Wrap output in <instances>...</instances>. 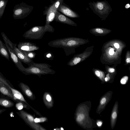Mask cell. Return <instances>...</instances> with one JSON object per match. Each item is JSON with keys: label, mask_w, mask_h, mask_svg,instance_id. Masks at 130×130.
I'll return each mask as SVG.
<instances>
[{"label": "cell", "mask_w": 130, "mask_h": 130, "mask_svg": "<svg viewBox=\"0 0 130 130\" xmlns=\"http://www.w3.org/2000/svg\"><path fill=\"white\" fill-rule=\"evenodd\" d=\"M89 41L82 38L70 37L54 40L49 42L48 45L56 48H63L66 55L69 56L75 52V48L86 43Z\"/></svg>", "instance_id": "cell-1"}, {"label": "cell", "mask_w": 130, "mask_h": 130, "mask_svg": "<svg viewBox=\"0 0 130 130\" xmlns=\"http://www.w3.org/2000/svg\"><path fill=\"white\" fill-rule=\"evenodd\" d=\"M52 67L48 64L34 62L30 66L25 68L22 73L26 75L33 74L39 77L42 75L54 74L56 72L50 68Z\"/></svg>", "instance_id": "cell-2"}, {"label": "cell", "mask_w": 130, "mask_h": 130, "mask_svg": "<svg viewBox=\"0 0 130 130\" xmlns=\"http://www.w3.org/2000/svg\"><path fill=\"white\" fill-rule=\"evenodd\" d=\"M54 29L50 25L33 27L26 31L23 36L25 39L39 40L42 39L46 32H53Z\"/></svg>", "instance_id": "cell-3"}, {"label": "cell", "mask_w": 130, "mask_h": 130, "mask_svg": "<svg viewBox=\"0 0 130 130\" xmlns=\"http://www.w3.org/2000/svg\"><path fill=\"white\" fill-rule=\"evenodd\" d=\"M89 4L90 8L93 12L102 19V20L105 19L112 11L110 5L105 0L91 2Z\"/></svg>", "instance_id": "cell-4"}, {"label": "cell", "mask_w": 130, "mask_h": 130, "mask_svg": "<svg viewBox=\"0 0 130 130\" xmlns=\"http://www.w3.org/2000/svg\"><path fill=\"white\" fill-rule=\"evenodd\" d=\"M33 8L23 2L16 5L13 10V17L15 19H24L30 14Z\"/></svg>", "instance_id": "cell-5"}, {"label": "cell", "mask_w": 130, "mask_h": 130, "mask_svg": "<svg viewBox=\"0 0 130 130\" xmlns=\"http://www.w3.org/2000/svg\"><path fill=\"white\" fill-rule=\"evenodd\" d=\"M18 114L31 128L35 130H44L46 129L38 123L35 122L33 116L23 110L19 111Z\"/></svg>", "instance_id": "cell-6"}, {"label": "cell", "mask_w": 130, "mask_h": 130, "mask_svg": "<svg viewBox=\"0 0 130 130\" xmlns=\"http://www.w3.org/2000/svg\"><path fill=\"white\" fill-rule=\"evenodd\" d=\"M0 82L8 87L11 91L14 98L17 101L22 102L32 109L36 114L40 116H42L41 114L37 110L31 106L27 102L21 93L18 90L12 87L7 83V81L0 75Z\"/></svg>", "instance_id": "cell-7"}, {"label": "cell", "mask_w": 130, "mask_h": 130, "mask_svg": "<svg viewBox=\"0 0 130 130\" xmlns=\"http://www.w3.org/2000/svg\"><path fill=\"white\" fill-rule=\"evenodd\" d=\"M88 48L82 53L74 55L67 64L70 66H74L85 60L90 55L93 51V47L90 50H88Z\"/></svg>", "instance_id": "cell-8"}, {"label": "cell", "mask_w": 130, "mask_h": 130, "mask_svg": "<svg viewBox=\"0 0 130 130\" xmlns=\"http://www.w3.org/2000/svg\"><path fill=\"white\" fill-rule=\"evenodd\" d=\"M17 46L18 48L21 52L34 51L40 49L35 43L28 42H19Z\"/></svg>", "instance_id": "cell-9"}, {"label": "cell", "mask_w": 130, "mask_h": 130, "mask_svg": "<svg viewBox=\"0 0 130 130\" xmlns=\"http://www.w3.org/2000/svg\"><path fill=\"white\" fill-rule=\"evenodd\" d=\"M5 45L8 51L12 60L19 70L23 72L25 68L22 64L21 61L14 53L12 50L7 45Z\"/></svg>", "instance_id": "cell-10"}, {"label": "cell", "mask_w": 130, "mask_h": 130, "mask_svg": "<svg viewBox=\"0 0 130 130\" xmlns=\"http://www.w3.org/2000/svg\"><path fill=\"white\" fill-rule=\"evenodd\" d=\"M54 20L61 23L73 26H77V25L74 21L56 11Z\"/></svg>", "instance_id": "cell-11"}, {"label": "cell", "mask_w": 130, "mask_h": 130, "mask_svg": "<svg viewBox=\"0 0 130 130\" xmlns=\"http://www.w3.org/2000/svg\"><path fill=\"white\" fill-rule=\"evenodd\" d=\"M20 60L27 64L28 67L30 66L34 62L32 59L28 58L16 47L15 46L12 50Z\"/></svg>", "instance_id": "cell-12"}, {"label": "cell", "mask_w": 130, "mask_h": 130, "mask_svg": "<svg viewBox=\"0 0 130 130\" xmlns=\"http://www.w3.org/2000/svg\"><path fill=\"white\" fill-rule=\"evenodd\" d=\"M57 11H60L64 14L72 18L79 17V15L75 12L72 10L68 6L62 4L60 5Z\"/></svg>", "instance_id": "cell-13"}, {"label": "cell", "mask_w": 130, "mask_h": 130, "mask_svg": "<svg viewBox=\"0 0 130 130\" xmlns=\"http://www.w3.org/2000/svg\"><path fill=\"white\" fill-rule=\"evenodd\" d=\"M19 86L23 93L28 98L31 100L35 99V96L28 86L23 83L21 82L19 83Z\"/></svg>", "instance_id": "cell-14"}, {"label": "cell", "mask_w": 130, "mask_h": 130, "mask_svg": "<svg viewBox=\"0 0 130 130\" xmlns=\"http://www.w3.org/2000/svg\"><path fill=\"white\" fill-rule=\"evenodd\" d=\"M90 32L95 36H104L111 32V30L107 29L100 27L92 28L90 29Z\"/></svg>", "instance_id": "cell-15"}, {"label": "cell", "mask_w": 130, "mask_h": 130, "mask_svg": "<svg viewBox=\"0 0 130 130\" xmlns=\"http://www.w3.org/2000/svg\"><path fill=\"white\" fill-rule=\"evenodd\" d=\"M43 102L47 108L50 109L53 106L54 102L52 95L48 92H45L43 94Z\"/></svg>", "instance_id": "cell-16"}, {"label": "cell", "mask_w": 130, "mask_h": 130, "mask_svg": "<svg viewBox=\"0 0 130 130\" xmlns=\"http://www.w3.org/2000/svg\"><path fill=\"white\" fill-rule=\"evenodd\" d=\"M0 92L3 94L6 95L13 100L16 101L9 89L0 82Z\"/></svg>", "instance_id": "cell-17"}, {"label": "cell", "mask_w": 130, "mask_h": 130, "mask_svg": "<svg viewBox=\"0 0 130 130\" xmlns=\"http://www.w3.org/2000/svg\"><path fill=\"white\" fill-rule=\"evenodd\" d=\"M0 54L7 60H9V55L5 44L0 39Z\"/></svg>", "instance_id": "cell-18"}, {"label": "cell", "mask_w": 130, "mask_h": 130, "mask_svg": "<svg viewBox=\"0 0 130 130\" xmlns=\"http://www.w3.org/2000/svg\"><path fill=\"white\" fill-rule=\"evenodd\" d=\"M56 10H51L46 12V17L45 25H49L54 20L56 14Z\"/></svg>", "instance_id": "cell-19"}, {"label": "cell", "mask_w": 130, "mask_h": 130, "mask_svg": "<svg viewBox=\"0 0 130 130\" xmlns=\"http://www.w3.org/2000/svg\"><path fill=\"white\" fill-rule=\"evenodd\" d=\"M1 34L5 44L7 45L10 48L13 50L15 46H17L16 44L12 43L4 32H2Z\"/></svg>", "instance_id": "cell-20"}, {"label": "cell", "mask_w": 130, "mask_h": 130, "mask_svg": "<svg viewBox=\"0 0 130 130\" xmlns=\"http://www.w3.org/2000/svg\"><path fill=\"white\" fill-rule=\"evenodd\" d=\"M14 105L13 103L7 99L0 98V105L6 108L13 107Z\"/></svg>", "instance_id": "cell-21"}, {"label": "cell", "mask_w": 130, "mask_h": 130, "mask_svg": "<svg viewBox=\"0 0 130 130\" xmlns=\"http://www.w3.org/2000/svg\"><path fill=\"white\" fill-rule=\"evenodd\" d=\"M63 1V0H57L48 8L47 11L51 10L57 11L59 7L62 3Z\"/></svg>", "instance_id": "cell-22"}, {"label": "cell", "mask_w": 130, "mask_h": 130, "mask_svg": "<svg viewBox=\"0 0 130 130\" xmlns=\"http://www.w3.org/2000/svg\"><path fill=\"white\" fill-rule=\"evenodd\" d=\"M8 0H0V20L4 13Z\"/></svg>", "instance_id": "cell-23"}, {"label": "cell", "mask_w": 130, "mask_h": 130, "mask_svg": "<svg viewBox=\"0 0 130 130\" xmlns=\"http://www.w3.org/2000/svg\"><path fill=\"white\" fill-rule=\"evenodd\" d=\"M15 107L16 108L19 110H22L23 108L28 109H29L30 108L29 107L25 104L20 101H19L16 103Z\"/></svg>", "instance_id": "cell-24"}, {"label": "cell", "mask_w": 130, "mask_h": 130, "mask_svg": "<svg viewBox=\"0 0 130 130\" xmlns=\"http://www.w3.org/2000/svg\"><path fill=\"white\" fill-rule=\"evenodd\" d=\"M21 52L28 58L31 59L35 58L36 55V54L33 51Z\"/></svg>", "instance_id": "cell-25"}, {"label": "cell", "mask_w": 130, "mask_h": 130, "mask_svg": "<svg viewBox=\"0 0 130 130\" xmlns=\"http://www.w3.org/2000/svg\"><path fill=\"white\" fill-rule=\"evenodd\" d=\"M48 119L45 117H41L39 118H35L34 120L35 122L36 123L44 122L47 121Z\"/></svg>", "instance_id": "cell-26"}, {"label": "cell", "mask_w": 130, "mask_h": 130, "mask_svg": "<svg viewBox=\"0 0 130 130\" xmlns=\"http://www.w3.org/2000/svg\"><path fill=\"white\" fill-rule=\"evenodd\" d=\"M44 57L46 59L51 60H52L54 58V56L52 53L50 52H48L45 53L44 55Z\"/></svg>", "instance_id": "cell-27"}, {"label": "cell", "mask_w": 130, "mask_h": 130, "mask_svg": "<svg viewBox=\"0 0 130 130\" xmlns=\"http://www.w3.org/2000/svg\"><path fill=\"white\" fill-rule=\"evenodd\" d=\"M85 118L84 115L83 113H79L77 116L76 120L78 122H80L83 120Z\"/></svg>", "instance_id": "cell-28"}, {"label": "cell", "mask_w": 130, "mask_h": 130, "mask_svg": "<svg viewBox=\"0 0 130 130\" xmlns=\"http://www.w3.org/2000/svg\"><path fill=\"white\" fill-rule=\"evenodd\" d=\"M130 52L128 51L126 53L125 61L127 64H129L130 62Z\"/></svg>", "instance_id": "cell-29"}, {"label": "cell", "mask_w": 130, "mask_h": 130, "mask_svg": "<svg viewBox=\"0 0 130 130\" xmlns=\"http://www.w3.org/2000/svg\"><path fill=\"white\" fill-rule=\"evenodd\" d=\"M128 77L125 76L122 78L120 80V82L122 84H125L126 83L128 79Z\"/></svg>", "instance_id": "cell-30"}, {"label": "cell", "mask_w": 130, "mask_h": 130, "mask_svg": "<svg viewBox=\"0 0 130 130\" xmlns=\"http://www.w3.org/2000/svg\"><path fill=\"white\" fill-rule=\"evenodd\" d=\"M103 73H102L101 71L98 70H96L95 71V75L98 77L101 76V74Z\"/></svg>", "instance_id": "cell-31"}, {"label": "cell", "mask_w": 130, "mask_h": 130, "mask_svg": "<svg viewBox=\"0 0 130 130\" xmlns=\"http://www.w3.org/2000/svg\"><path fill=\"white\" fill-rule=\"evenodd\" d=\"M106 101V98L105 97L101 99L100 101V104L102 105H103L105 103Z\"/></svg>", "instance_id": "cell-32"}, {"label": "cell", "mask_w": 130, "mask_h": 130, "mask_svg": "<svg viewBox=\"0 0 130 130\" xmlns=\"http://www.w3.org/2000/svg\"><path fill=\"white\" fill-rule=\"evenodd\" d=\"M117 113L116 111H114L112 115V117L113 119H115L117 117Z\"/></svg>", "instance_id": "cell-33"}, {"label": "cell", "mask_w": 130, "mask_h": 130, "mask_svg": "<svg viewBox=\"0 0 130 130\" xmlns=\"http://www.w3.org/2000/svg\"><path fill=\"white\" fill-rule=\"evenodd\" d=\"M109 53L110 55H113L114 53V49L113 48H111L110 50Z\"/></svg>", "instance_id": "cell-34"}, {"label": "cell", "mask_w": 130, "mask_h": 130, "mask_svg": "<svg viewBox=\"0 0 130 130\" xmlns=\"http://www.w3.org/2000/svg\"><path fill=\"white\" fill-rule=\"evenodd\" d=\"M108 71L110 73H112L115 71V69L112 68H109L108 69Z\"/></svg>", "instance_id": "cell-35"}, {"label": "cell", "mask_w": 130, "mask_h": 130, "mask_svg": "<svg viewBox=\"0 0 130 130\" xmlns=\"http://www.w3.org/2000/svg\"><path fill=\"white\" fill-rule=\"evenodd\" d=\"M102 122L101 121H98L97 123V125L99 126H101L102 124Z\"/></svg>", "instance_id": "cell-36"}, {"label": "cell", "mask_w": 130, "mask_h": 130, "mask_svg": "<svg viewBox=\"0 0 130 130\" xmlns=\"http://www.w3.org/2000/svg\"><path fill=\"white\" fill-rule=\"evenodd\" d=\"M114 47L118 49L119 47V44L117 43H115L114 45Z\"/></svg>", "instance_id": "cell-37"}, {"label": "cell", "mask_w": 130, "mask_h": 130, "mask_svg": "<svg viewBox=\"0 0 130 130\" xmlns=\"http://www.w3.org/2000/svg\"><path fill=\"white\" fill-rule=\"evenodd\" d=\"M130 7V5L129 4H127L125 6V7L126 9H128Z\"/></svg>", "instance_id": "cell-38"}, {"label": "cell", "mask_w": 130, "mask_h": 130, "mask_svg": "<svg viewBox=\"0 0 130 130\" xmlns=\"http://www.w3.org/2000/svg\"><path fill=\"white\" fill-rule=\"evenodd\" d=\"M4 109H0V114H1L4 111Z\"/></svg>", "instance_id": "cell-39"}, {"label": "cell", "mask_w": 130, "mask_h": 130, "mask_svg": "<svg viewBox=\"0 0 130 130\" xmlns=\"http://www.w3.org/2000/svg\"><path fill=\"white\" fill-rule=\"evenodd\" d=\"M105 81L106 82L108 80V79L107 77L105 78Z\"/></svg>", "instance_id": "cell-40"}]
</instances>
